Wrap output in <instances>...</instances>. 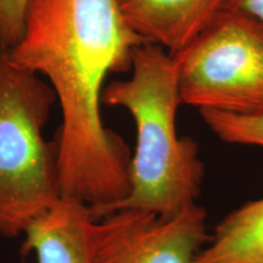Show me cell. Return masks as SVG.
<instances>
[{"mask_svg": "<svg viewBox=\"0 0 263 263\" xmlns=\"http://www.w3.org/2000/svg\"><path fill=\"white\" fill-rule=\"evenodd\" d=\"M144 44L116 0H27L24 34L10 50L15 64L47 77L55 91L61 197L87 205L95 221L130 193L129 147L101 121L104 81L130 71Z\"/></svg>", "mask_w": 263, "mask_h": 263, "instance_id": "6da1fadb", "label": "cell"}, {"mask_svg": "<svg viewBox=\"0 0 263 263\" xmlns=\"http://www.w3.org/2000/svg\"><path fill=\"white\" fill-rule=\"evenodd\" d=\"M130 71L129 80L111 82L101 94L103 104L129 111L137 127L130 193L105 216L139 209L172 217L196 202L205 164L196 141L177 134L176 116L182 103L172 55L156 44H144L134 51Z\"/></svg>", "mask_w": 263, "mask_h": 263, "instance_id": "7a4b0ae2", "label": "cell"}, {"mask_svg": "<svg viewBox=\"0 0 263 263\" xmlns=\"http://www.w3.org/2000/svg\"><path fill=\"white\" fill-rule=\"evenodd\" d=\"M57 95L0 48V235L16 238L61 199L59 145L43 128Z\"/></svg>", "mask_w": 263, "mask_h": 263, "instance_id": "3957f363", "label": "cell"}, {"mask_svg": "<svg viewBox=\"0 0 263 263\" xmlns=\"http://www.w3.org/2000/svg\"><path fill=\"white\" fill-rule=\"evenodd\" d=\"M172 57L182 104L263 115V24L257 18L227 8Z\"/></svg>", "mask_w": 263, "mask_h": 263, "instance_id": "277c9868", "label": "cell"}, {"mask_svg": "<svg viewBox=\"0 0 263 263\" xmlns=\"http://www.w3.org/2000/svg\"><path fill=\"white\" fill-rule=\"evenodd\" d=\"M211 239L207 212L197 203L172 217L117 210L90 226L91 263H195Z\"/></svg>", "mask_w": 263, "mask_h": 263, "instance_id": "5b68a950", "label": "cell"}, {"mask_svg": "<svg viewBox=\"0 0 263 263\" xmlns=\"http://www.w3.org/2000/svg\"><path fill=\"white\" fill-rule=\"evenodd\" d=\"M116 4L132 31L176 55L228 8L229 0H116Z\"/></svg>", "mask_w": 263, "mask_h": 263, "instance_id": "8992f818", "label": "cell"}, {"mask_svg": "<svg viewBox=\"0 0 263 263\" xmlns=\"http://www.w3.org/2000/svg\"><path fill=\"white\" fill-rule=\"evenodd\" d=\"M95 219L87 205L61 197L25 230L20 255L37 263H91L89 233Z\"/></svg>", "mask_w": 263, "mask_h": 263, "instance_id": "52a82bcc", "label": "cell"}, {"mask_svg": "<svg viewBox=\"0 0 263 263\" xmlns=\"http://www.w3.org/2000/svg\"><path fill=\"white\" fill-rule=\"evenodd\" d=\"M195 263H263V197L224 217Z\"/></svg>", "mask_w": 263, "mask_h": 263, "instance_id": "ba28073f", "label": "cell"}, {"mask_svg": "<svg viewBox=\"0 0 263 263\" xmlns=\"http://www.w3.org/2000/svg\"><path fill=\"white\" fill-rule=\"evenodd\" d=\"M199 112L207 127L226 143L263 147V115L240 116L211 108Z\"/></svg>", "mask_w": 263, "mask_h": 263, "instance_id": "9c48e42d", "label": "cell"}, {"mask_svg": "<svg viewBox=\"0 0 263 263\" xmlns=\"http://www.w3.org/2000/svg\"><path fill=\"white\" fill-rule=\"evenodd\" d=\"M27 0H0V48L11 50L24 34Z\"/></svg>", "mask_w": 263, "mask_h": 263, "instance_id": "30bf717a", "label": "cell"}, {"mask_svg": "<svg viewBox=\"0 0 263 263\" xmlns=\"http://www.w3.org/2000/svg\"><path fill=\"white\" fill-rule=\"evenodd\" d=\"M228 8L246 12L263 24V0H229Z\"/></svg>", "mask_w": 263, "mask_h": 263, "instance_id": "8fae6325", "label": "cell"}]
</instances>
